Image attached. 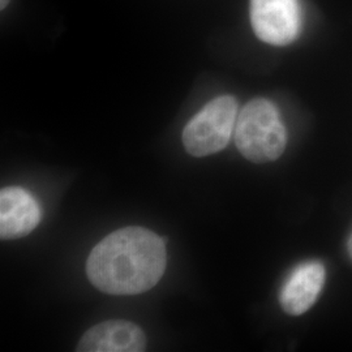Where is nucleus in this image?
I'll use <instances>...</instances> for the list:
<instances>
[{"label":"nucleus","instance_id":"obj_1","mask_svg":"<svg viewBox=\"0 0 352 352\" xmlns=\"http://www.w3.org/2000/svg\"><path fill=\"white\" fill-rule=\"evenodd\" d=\"M164 240L144 227H126L101 240L89 254L87 274L96 289L110 295H138L164 277Z\"/></svg>","mask_w":352,"mask_h":352},{"label":"nucleus","instance_id":"obj_2","mask_svg":"<svg viewBox=\"0 0 352 352\" xmlns=\"http://www.w3.org/2000/svg\"><path fill=\"white\" fill-rule=\"evenodd\" d=\"M235 144L243 157L254 164L272 162L283 154L287 133L273 102L254 98L241 109L235 124Z\"/></svg>","mask_w":352,"mask_h":352},{"label":"nucleus","instance_id":"obj_3","mask_svg":"<svg viewBox=\"0 0 352 352\" xmlns=\"http://www.w3.org/2000/svg\"><path fill=\"white\" fill-rule=\"evenodd\" d=\"M238 119V102L232 96L217 97L196 113L183 131V144L193 157H206L225 149Z\"/></svg>","mask_w":352,"mask_h":352},{"label":"nucleus","instance_id":"obj_4","mask_svg":"<svg viewBox=\"0 0 352 352\" xmlns=\"http://www.w3.org/2000/svg\"><path fill=\"white\" fill-rule=\"evenodd\" d=\"M250 17L254 34L273 46L289 45L300 33L299 0H251Z\"/></svg>","mask_w":352,"mask_h":352},{"label":"nucleus","instance_id":"obj_5","mask_svg":"<svg viewBox=\"0 0 352 352\" xmlns=\"http://www.w3.org/2000/svg\"><path fill=\"white\" fill-rule=\"evenodd\" d=\"M146 337L141 327L126 320L104 321L89 329L77 344L80 352H141Z\"/></svg>","mask_w":352,"mask_h":352},{"label":"nucleus","instance_id":"obj_6","mask_svg":"<svg viewBox=\"0 0 352 352\" xmlns=\"http://www.w3.org/2000/svg\"><path fill=\"white\" fill-rule=\"evenodd\" d=\"M327 279L325 266L318 261H307L298 265L280 289L279 302L286 314H305L318 299Z\"/></svg>","mask_w":352,"mask_h":352},{"label":"nucleus","instance_id":"obj_7","mask_svg":"<svg viewBox=\"0 0 352 352\" xmlns=\"http://www.w3.org/2000/svg\"><path fill=\"white\" fill-rule=\"evenodd\" d=\"M41 212L30 193L17 187L0 192V236L19 239L29 235L39 222Z\"/></svg>","mask_w":352,"mask_h":352},{"label":"nucleus","instance_id":"obj_8","mask_svg":"<svg viewBox=\"0 0 352 352\" xmlns=\"http://www.w3.org/2000/svg\"><path fill=\"white\" fill-rule=\"evenodd\" d=\"M349 253H350V257L352 258V234L349 239Z\"/></svg>","mask_w":352,"mask_h":352},{"label":"nucleus","instance_id":"obj_9","mask_svg":"<svg viewBox=\"0 0 352 352\" xmlns=\"http://www.w3.org/2000/svg\"><path fill=\"white\" fill-rule=\"evenodd\" d=\"M8 1H10V0H0V6H1V8H4V7L8 4Z\"/></svg>","mask_w":352,"mask_h":352}]
</instances>
